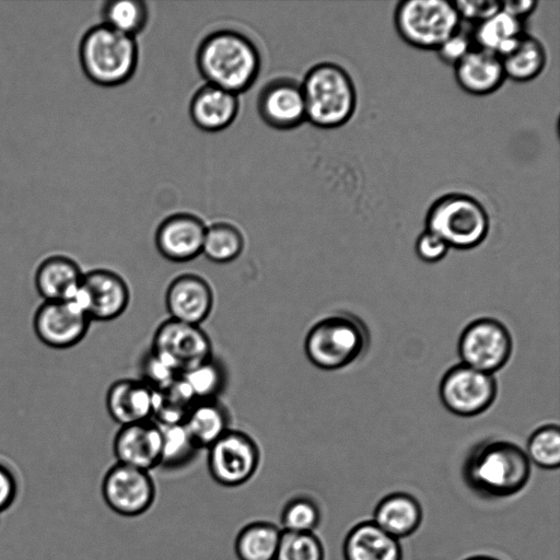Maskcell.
Returning a JSON list of instances; mask_svg holds the SVG:
<instances>
[{"instance_id":"7a4b0ae2","label":"cell","mask_w":560,"mask_h":560,"mask_svg":"<svg viewBox=\"0 0 560 560\" xmlns=\"http://www.w3.org/2000/svg\"><path fill=\"white\" fill-rule=\"evenodd\" d=\"M530 477V462L517 444L488 439L477 444L463 465L465 483L479 497L503 499L518 493Z\"/></svg>"},{"instance_id":"cb8c5ba5","label":"cell","mask_w":560,"mask_h":560,"mask_svg":"<svg viewBox=\"0 0 560 560\" xmlns=\"http://www.w3.org/2000/svg\"><path fill=\"white\" fill-rule=\"evenodd\" d=\"M372 521L384 532L399 539L418 529L422 521V509L412 495L394 492L377 503Z\"/></svg>"},{"instance_id":"74e56055","label":"cell","mask_w":560,"mask_h":560,"mask_svg":"<svg viewBox=\"0 0 560 560\" xmlns=\"http://www.w3.org/2000/svg\"><path fill=\"white\" fill-rule=\"evenodd\" d=\"M472 34L462 27L436 48V55L443 63L455 66L472 48Z\"/></svg>"},{"instance_id":"ba28073f","label":"cell","mask_w":560,"mask_h":560,"mask_svg":"<svg viewBox=\"0 0 560 560\" xmlns=\"http://www.w3.org/2000/svg\"><path fill=\"white\" fill-rule=\"evenodd\" d=\"M260 450L244 431L228 430L208 447L207 465L212 479L228 488L242 486L257 472Z\"/></svg>"},{"instance_id":"4dcf8cb0","label":"cell","mask_w":560,"mask_h":560,"mask_svg":"<svg viewBox=\"0 0 560 560\" xmlns=\"http://www.w3.org/2000/svg\"><path fill=\"white\" fill-rule=\"evenodd\" d=\"M162 452L160 466L166 470L180 469L192 462L200 450L184 423L160 425Z\"/></svg>"},{"instance_id":"f35d334b","label":"cell","mask_w":560,"mask_h":560,"mask_svg":"<svg viewBox=\"0 0 560 560\" xmlns=\"http://www.w3.org/2000/svg\"><path fill=\"white\" fill-rule=\"evenodd\" d=\"M460 21L479 24L501 10L500 2L491 0L453 1Z\"/></svg>"},{"instance_id":"f1b7e54d","label":"cell","mask_w":560,"mask_h":560,"mask_svg":"<svg viewBox=\"0 0 560 560\" xmlns=\"http://www.w3.org/2000/svg\"><path fill=\"white\" fill-rule=\"evenodd\" d=\"M196 402L180 376L166 387L154 390L151 420L158 425L184 423Z\"/></svg>"},{"instance_id":"836d02e7","label":"cell","mask_w":560,"mask_h":560,"mask_svg":"<svg viewBox=\"0 0 560 560\" xmlns=\"http://www.w3.org/2000/svg\"><path fill=\"white\" fill-rule=\"evenodd\" d=\"M530 464L544 469H557L560 465V430L556 424L537 428L527 441L525 451Z\"/></svg>"},{"instance_id":"5bb4252c","label":"cell","mask_w":560,"mask_h":560,"mask_svg":"<svg viewBox=\"0 0 560 560\" xmlns=\"http://www.w3.org/2000/svg\"><path fill=\"white\" fill-rule=\"evenodd\" d=\"M91 322L73 300L44 301L35 311L33 328L44 345L62 350L83 340Z\"/></svg>"},{"instance_id":"4316f807","label":"cell","mask_w":560,"mask_h":560,"mask_svg":"<svg viewBox=\"0 0 560 560\" xmlns=\"http://www.w3.org/2000/svg\"><path fill=\"white\" fill-rule=\"evenodd\" d=\"M282 529L268 521L250 522L238 532L234 551L238 560H276Z\"/></svg>"},{"instance_id":"603a6c76","label":"cell","mask_w":560,"mask_h":560,"mask_svg":"<svg viewBox=\"0 0 560 560\" xmlns=\"http://www.w3.org/2000/svg\"><path fill=\"white\" fill-rule=\"evenodd\" d=\"M345 560H401L399 539L390 536L373 521L354 525L343 541Z\"/></svg>"},{"instance_id":"d6a6232c","label":"cell","mask_w":560,"mask_h":560,"mask_svg":"<svg viewBox=\"0 0 560 560\" xmlns=\"http://www.w3.org/2000/svg\"><path fill=\"white\" fill-rule=\"evenodd\" d=\"M196 401L218 399L226 382L225 370L213 357L180 374Z\"/></svg>"},{"instance_id":"2e32d148","label":"cell","mask_w":560,"mask_h":560,"mask_svg":"<svg viewBox=\"0 0 560 560\" xmlns=\"http://www.w3.org/2000/svg\"><path fill=\"white\" fill-rule=\"evenodd\" d=\"M207 225L198 215L178 212L165 218L155 231V247L173 262H186L201 255Z\"/></svg>"},{"instance_id":"9c48e42d","label":"cell","mask_w":560,"mask_h":560,"mask_svg":"<svg viewBox=\"0 0 560 560\" xmlns=\"http://www.w3.org/2000/svg\"><path fill=\"white\" fill-rule=\"evenodd\" d=\"M513 340L509 329L498 319L482 317L469 323L458 340L462 363L493 374L510 360Z\"/></svg>"},{"instance_id":"9a60e30c","label":"cell","mask_w":560,"mask_h":560,"mask_svg":"<svg viewBox=\"0 0 560 560\" xmlns=\"http://www.w3.org/2000/svg\"><path fill=\"white\" fill-rule=\"evenodd\" d=\"M257 112L271 128L288 130L306 121L301 81L279 77L268 81L257 95Z\"/></svg>"},{"instance_id":"6da1fadb","label":"cell","mask_w":560,"mask_h":560,"mask_svg":"<svg viewBox=\"0 0 560 560\" xmlns=\"http://www.w3.org/2000/svg\"><path fill=\"white\" fill-rule=\"evenodd\" d=\"M196 65L208 84L238 95L256 82L261 57L247 35L233 28H219L199 43Z\"/></svg>"},{"instance_id":"44dd1931","label":"cell","mask_w":560,"mask_h":560,"mask_svg":"<svg viewBox=\"0 0 560 560\" xmlns=\"http://www.w3.org/2000/svg\"><path fill=\"white\" fill-rule=\"evenodd\" d=\"M454 75L462 90L476 96L493 93L505 80L501 58L479 47L454 66Z\"/></svg>"},{"instance_id":"7c38bea8","label":"cell","mask_w":560,"mask_h":560,"mask_svg":"<svg viewBox=\"0 0 560 560\" xmlns=\"http://www.w3.org/2000/svg\"><path fill=\"white\" fill-rule=\"evenodd\" d=\"M102 495L116 514L135 517L153 505L156 488L150 471L116 463L103 478Z\"/></svg>"},{"instance_id":"ffe728a7","label":"cell","mask_w":560,"mask_h":560,"mask_svg":"<svg viewBox=\"0 0 560 560\" xmlns=\"http://www.w3.org/2000/svg\"><path fill=\"white\" fill-rule=\"evenodd\" d=\"M240 109L238 95L206 83L191 96L189 116L199 129L218 132L228 128Z\"/></svg>"},{"instance_id":"5b68a950","label":"cell","mask_w":560,"mask_h":560,"mask_svg":"<svg viewBox=\"0 0 560 560\" xmlns=\"http://www.w3.org/2000/svg\"><path fill=\"white\" fill-rule=\"evenodd\" d=\"M79 56L82 69L92 82L117 86L135 74L139 49L135 37L102 23L83 35Z\"/></svg>"},{"instance_id":"60d3db41","label":"cell","mask_w":560,"mask_h":560,"mask_svg":"<svg viewBox=\"0 0 560 560\" xmlns=\"http://www.w3.org/2000/svg\"><path fill=\"white\" fill-rule=\"evenodd\" d=\"M18 482L14 474L3 464H0V513L8 510L15 501Z\"/></svg>"},{"instance_id":"277c9868","label":"cell","mask_w":560,"mask_h":560,"mask_svg":"<svg viewBox=\"0 0 560 560\" xmlns=\"http://www.w3.org/2000/svg\"><path fill=\"white\" fill-rule=\"evenodd\" d=\"M369 347L364 323L349 313H334L307 331L304 351L308 361L325 371L343 369L360 359Z\"/></svg>"},{"instance_id":"83f0119b","label":"cell","mask_w":560,"mask_h":560,"mask_svg":"<svg viewBox=\"0 0 560 560\" xmlns=\"http://www.w3.org/2000/svg\"><path fill=\"white\" fill-rule=\"evenodd\" d=\"M505 78L516 82L536 79L545 69L547 54L536 37L523 34L512 51L501 57Z\"/></svg>"},{"instance_id":"484cf974","label":"cell","mask_w":560,"mask_h":560,"mask_svg":"<svg viewBox=\"0 0 560 560\" xmlns=\"http://www.w3.org/2000/svg\"><path fill=\"white\" fill-rule=\"evenodd\" d=\"M523 34V22L500 10L476 25L472 40L477 47L492 51L501 58L514 49Z\"/></svg>"},{"instance_id":"7bdbcfd3","label":"cell","mask_w":560,"mask_h":560,"mask_svg":"<svg viewBox=\"0 0 560 560\" xmlns=\"http://www.w3.org/2000/svg\"><path fill=\"white\" fill-rule=\"evenodd\" d=\"M465 560H498V559L489 557V556H475V557L467 558Z\"/></svg>"},{"instance_id":"7402d4cb","label":"cell","mask_w":560,"mask_h":560,"mask_svg":"<svg viewBox=\"0 0 560 560\" xmlns=\"http://www.w3.org/2000/svg\"><path fill=\"white\" fill-rule=\"evenodd\" d=\"M83 273L72 258L52 255L38 265L34 284L44 301L72 300L79 290Z\"/></svg>"},{"instance_id":"8992f818","label":"cell","mask_w":560,"mask_h":560,"mask_svg":"<svg viewBox=\"0 0 560 560\" xmlns=\"http://www.w3.org/2000/svg\"><path fill=\"white\" fill-rule=\"evenodd\" d=\"M425 230L443 240L450 248L467 250L486 240L490 219L479 200L466 194L451 192L430 206Z\"/></svg>"},{"instance_id":"ac0fdd59","label":"cell","mask_w":560,"mask_h":560,"mask_svg":"<svg viewBox=\"0 0 560 560\" xmlns=\"http://www.w3.org/2000/svg\"><path fill=\"white\" fill-rule=\"evenodd\" d=\"M113 452L117 463L150 471L160 466L161 428L152 420L122 425L115 434Z\"/></svg>"},{"instance_id":"8d00e7d4","label":"cell","mask_w":560,"mask_h":560,"mask_svg":"<svg viewBox=\"0 0 560 560\" xmlns=\"http://www.w3.org/2000/svg\"><path fill=\"white\" fill-rule=\"evenodd\" d=\"M142 372L144 376L142 381L153 390L168 386L180 376L152 351L147 354L142 362Z\"/></svg>"},{"instance_id":"d6986e66","label":"cell","mask_w":560,"mask_h":560,"mask_svg":"<svg viewBox=\"0 0 560 560\" xmlns=\"http://www.w3.org/2000/svg\"><path fill=\"white\" fill-rule=\"evenodd\" d=\"M154 390L142 380L121 378L106 393V409L120 427L151 420Z\"/></svg>"},{"instance_id":"3957f363","label":"cell","mask_w":560,"mask_h":560,"mask_svg":"<svg viewBox=\"0 0 560 560\" xmlns=\"http://www.w3.org/2000/svg\"><path fill=\"white\" fill-rule=\"evenodd\" d=\"M306 121L323 128L348 122L357 108V91L350 74L334 62L313 66L301 81Z\"/></svg>"},{"instance_id":"b9f144b4","label":"cell","mask_w":560,"mask_h":560,"mask_svg":"<svg viewBox=\"0 0 560 560\" xmlns=\"http://www.w3.org/2000/svg\"><path fill=\"white\" fill-rule=\"evenodd\" d=\"M537 4L538 2L533 0H508L500 2L503 12L521 22L536 9Z\"/></svg>"},{"instance_id":"d590c367","label":"cell","mask_w":560,"mask_h":560,"mask_svg":"<svg viewBox=\"0 0 560 560\" xmlns=\"http://www.w3.org/2000/svg\"><path fill=\"white\" fill-rule=\"evenodd\" d=\"M276 560H325V550L315 533L282 530Z\"/></svg>"},{"instance_id":"4fadbf2b","label":"cell","mask_w":560,"mask_h":560,"mask_svg":"<svg viewBox=\"0 0 560 560\" xmlns=\"http://www.w3.org/2000/svg\"><path fill=\"white\" fill-rule=\"evenodd\" d=\"M91 320L109 322L127 310L130 291L117 272L97 268L83 273L81 284L72 299Z\"/></svg>"},{"instance_id":"e0dca14e","label":"cell","mask_w":560,"mask_h":560,"mask_svg":"<svg viewBox=\"0 0 560 560\" xmlns=\"http://www.w3.org/2000/svg\"><path fill=\"white\" fill-rule=\"evenodd\" d=\"M214 294L210 283L197 273L175 277L165 292L168 318L201 326L210 316Z\"/></svg>"},{"instance_id":"1f68e13d","label":"cell","mask_w":560,"mask_h":560,"mask_svg":"<svg viewBox=\"0 0 560 560\" xmlns=\"http://www.w3.org/2000/svg\"><path fill=\"white\" fill-rule=\"evenodd\" d=\"M103 24L131 37L141 33L149 20V8L141 0H112L102 8Z\"/></svg>"},{"instance_id":"30bf717a","label":"cell","mask_w":560,"mask_h":560,"mask_svg":"<svg viewBox=\"0 0 560 560\" xmlns=\"http://www.w3.org/2000/svg\"><path fill=\"white\" fill-rule=\"evenodd\" d=\"M151 351L179 374L213 357L212 342L201 326L172 318L155 329Z\"/></svg>"},{"instance_id":"f546056e","label":"cell","mask_w":560,"mask_h":560,"mask_svg":"<svg viewBox=\"0 0 560 560\" xmlns=\"http://www.w3.org/2000/svg\"><path fill=\"white\" fill-rule=\"evenodd\" d=\"M245 240L237 226L230 222H214L207 226L201 254L212 262L229 264L243 252Z\"/></svg>"},{"instance_id":"52a82bcc","label":"cell","mask_w":560,"mask_h":560,"mask_svg":"<svg viewBox=\"0 0 560 560\" xmlns=\"http://www.w3.org/2000/svg\"><path fill=\"white\" fill-rule=\"evenodd\" d=\"M394 24L408 45L423 50L436 48L454 34L462 21L453 1L406 0L397 4Z\"/></svg>"},{"instance_id":"ab89813d","label":"cell","mask_w":560,"mask_h":560,"mask_svg":"<svg viewBox=\"0 0 560 560\" xmlns=\"http://www.w3.org/2000/svg\"><path fill=\"white\" fill-rule=\"evenodd\" d=\"M450 247L434 233L424 230L416 241L417 256L424 262L435 264L442 260Z\"/></svg>"},{"instance_id":"e575fe53","label":"cell","mask_w":560,"mask_h":560,"mask_svg":"<svg viewBox=\"0 0 560 560\" xmlns=\"http://www.w3.org/2000/svg\"><path fill=\"white\" fill-rule=\"evenodd\" d=\"M319 522V506L307 495H296L288 500L280 515V528L284 532L314 533Z\"/></svg>"},{"instance_id":"d4e9b609","label":"cell","mask_w":560,"mask_h":560,"mask_svg":"<svg viewBox=\"0 0 560 560\" xmlns=\"http://www.w3.org/2000/svg\"><path fill=\"white\" fill-rule=\"evenodd\" d=\"M184 424L199 448H208L231 429L229 411L219 399L196 401Z\"/></svg>"},{"instance_id":"8fae6325","label":"cell","mask_w":560,"mask_h":560,"mask_svg":"<svg viewBox=\"0 0 560 560\" xmlns=\"http://www.w3.org/2000/svg\"><path fill=\"white\" fill-rule=\"evenodd\" d=\"M497 392L493 374L463 363L448 369L439 387L443 406L459 417H475L485 412L493 404Z\"/></svg>"}]
</instances>
